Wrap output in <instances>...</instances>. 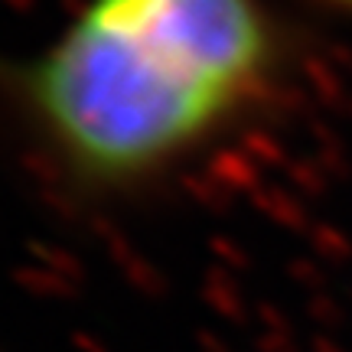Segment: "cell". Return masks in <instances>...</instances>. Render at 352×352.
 I'll return each instance as SVG.
<instances>
[{
  "mask_svg": "<svg viewBox=\"0 0 352 352\" xmlns=\"http://www.w3.org/2000/svg\"><path fill=\"white\" fill-rule=\"evenodd\" d=\"M287 43L261 0H82L0 88L30 164L72 196L118 199L215 147L274 95Z\"/></svg>",
  "mask_w": 352,
  "mask_h": 352,
  "instance_id": "obj_1",
  "label": "cell"
},
{
  "mask_svg": "<svg viewBox=\"0 0 352 352\" xmlns=\"http://www.w3.org/2000/svg\"><path fill=\"white\" fill-rule=\"evenodd\" d=\"M320 7H327V10H336V13H352V0H314Z\"/></svg>",
  "mask_w": 352,
  "mask_h": 352,
  "instance_id": "obj_2",
  "label": "cell"
}]
</instances>
